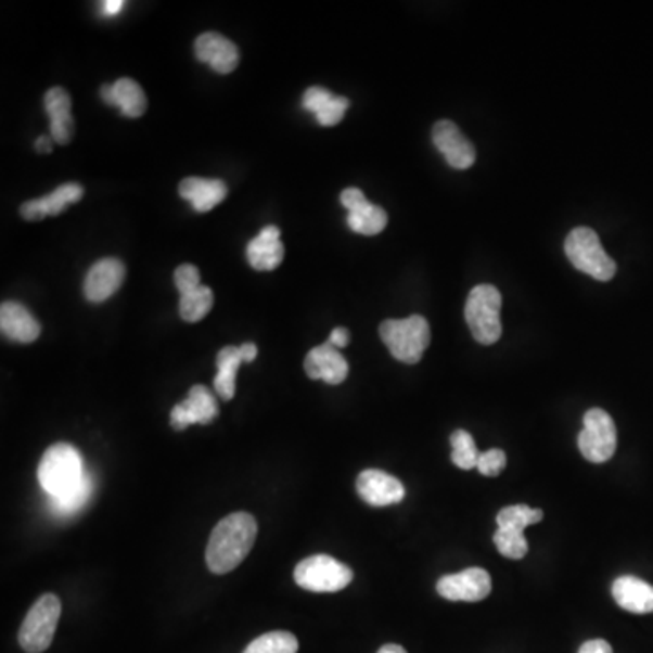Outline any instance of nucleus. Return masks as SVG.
Here are the masks:
<instances>
[{"mask_svg": "<svg viewBox=\"0 0 653 653\" xmlns=\"http://www.w3.org/2000/svg\"><path fill=\"white\" fill-rule=\"evenodd\" d=\"M258 525L247 512H234L223 517L210 532L205 550V563L216 576L233 572L255 547Z\"/></svg>", "mask_w": 653, "mask_h": 653, "instance_id": "1", "label": "nucleus"}, {"mask_svg": "<svg viewBox=\"0 0 653 653\" xmlns=\"http://www.w3.org/2000/svg\"><path fill=\"white\" fill-rule=\"evenodd\" d=\"M39 483L51 499L62 498L84 482L82 456L73 445L55 444L46 450L39 465Z\"/></svg>", "mask_w": 653, "mask_h": 653, "instance_id": "2", "label": "nucleus"}, {"mask_svg": "<svg viewBox=\"0 0 653 653\" xmlns=\"http://www.w3.org/2000/svg\"><path fill=\"white\" fill-rule=\"evenodd\" d=\"M380 336L396 360L415 366L431 345V325L420 315L405 320H385L380 325Z\"/></svg>", "mask_w": 653, "mask_h": 653, "instance_id": "3", "label": "nucleus"}, {"mask_svg": "<svg viewBox=\"0 0 653 653\" xmlns=\"http://www.w3.org/2000/svg\"><path fill=\"white\" fill-rule=\"evenodd\" d=\"M501 293L490 283L472 289L465 305V320L477 344L494 345L501 338Z\"/></svg>", "mask_w": 653, "mask_h": 653, "instance_id": "4", "label": "nucleus"}, {"mask_svg": "<svg viewBox=\"0 0 653 653\" xmlns=\"http://www.w3.org/2000/svg\"><path fill=\"white\" fill-rule=\"evenodd\" d=\"M566 258L577 271L585 272L588 277L599 282H609L615 277L617 266L606 255L601 245L598 233L590 228L572 229L565 240Z\"/></svg>", "mask_w": 653, "mask_h": 653, "instance_id": "5", "label": "nucleus"}, {"mask_svg": "<svg viewBox=\"0 0 653 653\" xmlns=\"http://www.w3.org/2000/svg\"><path fill=\"white\" fill-rule=\"evenodd\" d=\"M61 614V599L55 593H44L31 606L18 631V644L24 652L42 653L51 646Z\"/></svg>", "mask_w": 653, "mask_h": 653, "instance_id": "6", "label": "nucleus"}, {"mask_svg": "<svg viewBox=\"0 0 653 653\" xmlns=\"http://www.w3.org/2000/svg\"><path fill=\"white\" fill-rule=\"evenodd\" d=\"M353 571L331 555H310L294 568V581L307 592L333 593L353 582Z\"/></svg>", "mask_w": 653, "mask_h": 653, "instance_id": "7", "label": "nucleus"}, {"mask_svg": "<svg viewBox=\"0 0 653 653\" xmlns=\"http://www.w3.org/2000/svg\"><path fill=\"white\" fill-rule=\"evenodd\" d=\"M581 434L577 438L579 450L585 460L592 463H606L617 449V431L609 412L603 409H590L582 420Z\"/></svg>", "mask_w": 653, "mask_h": 653, "instance_id": "8", "label": "nucleus"}, {"mask_svg": "<svg viewBox=\"0 0 653 653\" xmlns=\"http://www.w3.org/2000/svg\"><path fill=\"white\" fill-rule=\"evenodd\" d=\"M218 415V404L205 385H193L188 398L175 405L171 410V426L175 431H185L189 425H209Z\"/></svg>", "mask_w": 653, "mask_h": 653, "instance_id": "9", "label": "nucleus"}, {"mask_svg": "<svg viewBox=\"0 0 653 653\" xmlns=\"http://www.w3.org/2000/svg\"><path fill=\"white\" fill-rule=\"evenodd\" d=\"M432 142L454 169H469L476 162V148L454 123L439 120L432 128Z\"/></svg>", "mask_w": 653, "mask_h": 653, "instance_id": "10", "label": "nucleus"}, {"mask_svg": "<svg viewBox=\"0 0 653 653\" xmlns=\"http://www.w3.org/2000/svg\"><path fill=\"white\" fill-rule=\"evenodd\" d=\"M438 593L449 601L477 603L490 596L492 579L483 568H466L460 574L444 576L438 581Z\"/></svg>", "mask_w": 653, "mask_h": 653, "instance_id": "11", "label": "nucleus"}, {"mask_svg": "<svg viewBox=\"0 0 653 653\" xmlns=\"http://www.w3.org/2000/svg\"><path fill=\"white\" fill-rule=\"evenodd\" d=\"M126 280V267L118 258H102L89 269L84 282V296L91 304L112 298Z\"/></svg>", "mask_w": 653, "mask_h": 653, "instance_id": "12", "label": "nucleus"}, {"mask_svg": "<svg viewBox=\"0 0 653 653\" xmlns=\"http://www.w3.org/2000/svg\"><path fill=\"white\" fill-rule=\"evenodd\" d=\"M356 490L360 494V498L371 507L401 503L405 498L404 483L387 472L376 471V469L361 472L356 479Z\"/></svg>", "mask_w": 653, "mask_h": 653, "instance_id": "13", "label": "nucleus"}, {"mask_svg": "<svg viewBox=\"0 0 653 653\" xmlns=\"http://www.w3.org/2000/svg\"><path fill=\"white\" fill-rule=\"evenodd\" d=\"M304 369L310 380H321L329 385H340L349 376V363L329 342L309 350L304 361Z\"/></svg>", "mask_w": 653, "mask_h": 653, "instance_id": "14", "label": "nucleus"}, {"mask_svg": "<svg viewBox=\"0 0 653 653\" xmlns=\"http://www.w3.org/2000/svg\"><path fill=\"white\" fill-rule=\"evenodd\" d=\"M194 55L200 62L209 64L216 73L234 72L240 62V51L234 42L218 34L200 35L194 42Z\"/></svg>", "mask_w": 653, "mask_h": 653, "instance_id": "15", "label": "nucleus"}, {"mask_svg": "<svg viewBox=\"0 0 653 653\" xmlns=\"http://www.w3.org/2000/svg\"><path fill=\"white\" fill-rule=\"evenodd\" d=\"M82 194V185L73 182L64 183L53 193L46 194L39 200H29L26 204L21 205V216L29 222H37V220H44L46 216L61 215L67 205L80 202Z\"/></svg>", "mask_w": 653, "mask_h": 653, "instance_id": "16", "label": "nucleus"}, {"mask_svg": "<svg viewBox=\"0 0 653 653\" xmlns=\"http://www.w3.org/2000/svg\"><path fill=\"white\" fill-rule=\"evenodd\" d=\"M100 97L107 105H117L124 117L139 118L148 110L144 89L133 78H118L115 84H105L100 88Z\"/></svg>", "mask_w": 653, "mask_h": 653, "instance_id": "17", "label": "nucleus"}, {"mask_svg": "<svg viewBox=\"0 0 653 653\" xmlns=\"http://www.w3.org/2000/svg\"><path fill=\"white\" fill-rule=\"evenodd\" d=\"M0 331L18 344H31L40 336V323L24 305L4 302L0 307Z\"/></svg>", "mask_w": 653, "mask_h": 653, "instance_id": "18", "label": "nucleus"}, {"mask_svg": "<svg viewBox=\"0 0 653 653\" xmlns=\"http://www.w3.org/2000/svg\"><path fill=\"white\" fill-rule=\"evenodd\" d=\"M46 113L50 117L51 139L56 144L66 145L72 142L75 120L72 115V97L66 89L51 88L44 97Z\"/></svg>", "mask_w": 653, "mask_h": 653, "instance_id": "19", "label": "nucleus"}, {"mask_svg": "<svg viewBox=\"0 0 653 653\" xmlns=\"http://www.w3.org/2000/svg\"><path fill=\"white\" fill-rule=\"evenodd\" d=\"M285 249L280 240V229L267 226L247 245V260L256 271H274L283 261Z\"/></svg>", "mask_w": 653, "mask_h": 653, "instance_id": "20", "label": "nucleus"}, {"mask_svg": "<svg viewBox=\"0 0 653 653\" xmlns=\"http://www.w3.org/2000/svg\"><path fill=\"white\" fill-rule=\"evenodd\" d=\"M612 596L620 609L631 614H652L653 587L639 577L623 576L615 579Z\"/></svg>", "mask_w": 653, "mask_h": 653, "instance_id": "21", "label": "nucleus"}, {"mask_svg": "<svg viewBox=\"0 0 653 653\" xmlns=\"http://www.w3.org/2000/svg\"><path fill=\"white\" fill-rule=\"evenodd\" d=\"M178 193L193 205L194 210L207 213L222 204L228 196V185L222 180H205V178H185L178 185Z\"/></svg>", "mask_w": 653, "mask_h": 653, "instance_id": "22", "label": "nucleus"}, {"mask_svg": "<svg viewBox=\"0 0 653 653\" xmlns=\"http://www.w3.org/2000/svg\"><path fill=\"white\" fill-rule=\"evenodd\" d=\"M244 363L240 347H223L218 356H216V367H218V374L215 376V390L220 398L226 401H231L236 393V372H239L240 366Z\"/></svg>", "mask_w": 653, "mask_h": 653, "instance_id": "23", "label": "nucleus"}, {"mask_svg": "<svg viewBox=\"0 0 653 653\" xmlns=\"http://www.w3.org/2000/svg\"><path fill=\"white\" fill-rule=\"evenodd\" d=\"M388 216L380 205H374L369 200H363L361 204L356 205L347 215V223L355 233L374 236L382 233L387 228Z\"/></svg>", "mask_w": 653, "mask_h": 653, "instance_id": "24", "label": "nucleus"}, {"mask_svg": "<svg viewBox=\"0 0 653 653\" xmlns=\"http://www.w3.org/2000/svg\"><path fill=\"white\" fill-rule=\"evenodd\" d=\"M93 490V476L88 472L84 477V482L77 488H73L72 492L62 496V498H50V510L56 517H72L89 503Z\"/></svg>", "mask_w": 653, "mask_h": 653, "instance_id": "25", "label": "nucleus"}, {"mask_svg": "<svg viewBox=\"0 0 653 653\" xmlns=\"http://www.w3.org/2000/svg\"><path fill=\"white\" fill-rule=\"evenodd\" d=\"M213 304H215V294H213V291L207 285H200L199 289H194L191 293L182 294L178 310H180L183 321L196 323V321L207 316V312L213 309Z\"/></svg>", "mask_w": 653, "mask_h": 653, "instance_id": "26", "label": "nucleus"}, {"mask_svg": "<svg viewBox=\"0 0 653 653\" xmlns=\"http://www.w3.org/2000/svg\"><path fill=\"white\" fill-rule=\"evenodd\" d=\"M298 639L291 631H269L256 637L244 653H298Z\"/></svg>", "mask_w": 653, "mask_h": 653, "instance_id": "27", "label": "nucleus"}, {"mask_svg": "<svg viewBox=\"0 0 653 653\" xmlns=\"http://www.w3.org/2000/svg\"><path fill=\"white\" fill-rule=\"evenodd\" d=\"M450 445H452L450 460H452L456 466H460L463 471L476 469L477 460H479L482 452L477 450L476 441H474L469 432L463 431V428L452 432Z\"/></svg>", "mask_w": 653, "mask_h": 653, "instance_id": "28", "label": "nucleus"}, {"mask_svg": "<svg viewBox=\"0 0 653 653\" xmlns=\"http://www.w3.org/2000/svg\"><path fill=\"white\" fill-rule=\"evenodd\" d=\"M542 520V510L532 509L528 504H512L504 507L498 514L499 528L525 532L526 526L536 525Z\"/></svg>", "mask_w": 653, "mask_h": 653, "instance_id": "29", "label": "nucleus"}, {"mask_svg": "<svg viewBox=\"0 0 653 653\" xmlns=\"http://www.w3.org/2000/svg\"><path fill=\"white\" fill-rule=\"evenodd\" d=\"M494 542L498 547L499 554L509 558V560H523L528 554L525 532L498 528V532L494 534Z\"/></svg>", "mask_w": 653, "mask_h": 653, "instance_id": "30", "label": "nucleus"}, {"mask_svg": "<svg viewBox=\"0 0 653 653\" xmlns=\"http://www.w3.org/2000/svg\"><path fill=\"white\" fill-rule=\"evenodd\" d=\"M347 107H349V100L345 99V97L334 94V99L331 100L318 115H316V118H318L320 126L331 128V126H336V124L342 123V118H344L345 113H347Z\"/></svg>", "mask_w": 653, "mask_h": 653, "instance_id": "31", "label": "nucleus"}, {"mask_svg": "<svg viewBox=\"0 0 653 653\" xmlns=\"http://www.w3.org/2000/svg\"><path fill=\"white\" fill-rule=\"evenodd\" d=\"M507 466V454L501 449H490L487 452L479 454L477 460V471L482 472L483 476H498L499 472Z\"/></svg>", "mask_w": 653, "mask_h": 653, "instance_id": "32", "label": "nucleus"}, {"mask_svg": "<svg viewBox=\"0 0 653 653\" xmlns=\"http://www.w3.org/2000/svg\"><path fill=\"white\" fill-rule=\"evenodd\" d=\"M175 285L180 291V296L191 293L194 289H199L202 285L200 283L199 269L191 266V264H183V266L178 267L177 271H175Z\"/></svg>", "mask_w": 653, "mask_h": 653, "instance_id": "33", "label": "nucleus"}, {"mask_svg": "<svg viewBox=\"0 0 653 653\" xmlns=\"http://www.w3.org/2000/svg\"><path fill=\"white\" fill-rule=\"evenodd\" d=\"M333 99L334 94L331 93V91L315 86V88H309L305 91L304 99H302V105H304V110H307V112L318 115V113H320Z\"/></svg>", "mask_w": 653, "mask_h": 653, "instance_id": "34", "label": "nucleus"}, {"mask_svg": "<svg viewBox=\"0 0 653 653\" xmlns=\"http://www.w3.org/2000/svg\"><path fill=\"white\" fill-rule=\"evenodd\" d=\"M579 653H614L610 642L604 639H593V641H587L579 648Z\"/></svg>", "mask_w": 653, "mask_h": 653, "instance_id": "35", "label": "nucleus"}, {"mask_svg": "<svg viewBox=\"0 0 653 653\" xmlns=\"http://www.w3.org/2000/svg\"><path fill=\"white\" fill-rule=\"evenodd\" d=\"M350 334L345 326H336L331 336H329V344L336 347V349H344L349 345Z\"/></svg>", "mask_w": 653, "mask_h": 653, "instance_id": "36", "label": "nucleus"}, {"mask_svg": "<svg viewBox=\"0 0 653 653\" xmlns=\"http://www.w3.org/2000/svg\"><path fill=\"white\" fill-rule=\"evenodd\" d=\"M240 353H242V358L247 363L256 360V356H258V347L255 344H244L240 345Z\"/></svg>", "mask_w": 653, "mask_h": 653, "instance_id": "37", "label": "nucleus"}, {"mask_svg": "<svg viewBox=\"0 0 653 653\" xmlns=\"http://www.w3.org/2000/svg\"><path fill=\"white\" fill-rule=\"evenodd\" d=\"M35 150L39 151V153H51L53 150V142H51L50 137H40L35 142Z\"/></svg>", "mask_w": 653, "mask_h": 653, "instance_id": "38", "label": "nucleus"}, {"mask_svg": "<svg viewBox=\"0 0 653 653\" xmlns=\"http://www.w3.org/2000/svg\"><path fill=\"white\" fill-rule=\"evenodd\" d=\"M124 2L123 0H115V2H104V12L107 15H115V13L120 12L123 10Z\"/></svg>", "mask_w": 653, "mask_h": 653, "instance_id": "39", "label": "nucleus"}, {"mask_svg": "<svg viewBox=\"0 0 653 653\" xmlns=\"http://www.w3.org/2000/svg\"><path fill=\"white\" fill-rule=\"evenodd\" d=\"M377 653H407L404 646H399V644H385V646L380 648V652Z\"/></svg>", "mask_w": 653, "mask_h": 653, "instance_id": "40", "label": "nucleus"}]
</instances>
